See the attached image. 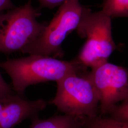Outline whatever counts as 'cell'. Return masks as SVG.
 I'll use <instances>...</instances> for the list:
<instances>
[{
	"mask_svg": "<svg viewBox=\"0 0 128 128\" xmlns=\"http://www.w3.org/2000/svg\"><path fill=\"white\" fill-rule=\"evenodd\" d=\"M0 68L11 78L14 91L22 96L26 88L31 85L48 81L56 82L69 74L87 72V68L76 58L64 61L38 55L0 62Z\"/></svg>",
	"mask_w": 128,
	"mask_h": 128,
	"instance_id": "1",
	"label": "cell"
},
{
	"mask_svg": "<svg viewBox=\"0 0 128 128\" xmlns=\"http://www.w3.org/2000/svg\"><path fill=\"white\" fill-rule=\"evenodd\" d=\"M76 30L79 37L86 38L76 58L78 61L91 69L107 62L116 49L112 37L111 17L102 10L92 12L84 7Z\"/></svg>",
	"mask_w": 128,
	"mask_h": 128,
	"instance_id": "2",
	"label": "cell"
},
{
	"mask_svg": "<svg viewBox=\"0 0 128 128\" xmlns=\"http://www.w3.org/2000/svg\"><path fill=\"white\" fill-rule=\"evenodd\" d=\"M56 84V93L50 103L60 112L80 118L99 115V98L89 72L69 74Z\"/></svg>",
	"mask_w": 128,
	"mask_h": 128,
	"instance_id": "3",
	"label": "cell"
},
{
	"mask_svg": "<svg viewBox=\"0 0 128 128\" xmlns=\"http://www.w3.org/2000/svg\"><path fill=\"white\" fill-rule=\"evenodd\" d=\"M84 7L79 0H67L60 6L50 22L38 37L24 47L22 53L61 58V45L67 35L76 30Z\"/></svg>",
	"mask_w": 128,
	"mask_h": 128,
	"instance_id": "4",
	"label": "cell"
},
{
	"mask_svg": "<svg viewBox=\"0 0 128 128\" xmlns=\"http://www.w3.org/2000/svg\"><path fill=\"white\" fill-rule=\"evenodd\" d=\"M39 15L30 2L5 13L0 12V52H20L38 37L46 26L37 21Z\"/></svg>",
	"mask_w": 128,
	"mask_h": 128,
	"instance_id": "5",
	"label": "cell"
},
{
	"mask_svg": "<svg viewBox=\"0 0 128 128\" xmlns=\"http://www.w3.org/2000/svg\"><path fill=\"white\" fill-rule=\"evenodd\" d=\"M99 98V115L107 116L128 93V71L108 61L89 72Z\"/></svg>",
	"mask_w": 128,
	"mask_h": 128,
	"instance_id": "6",
	"label": "cell"
},
{
	"mask_svg": "<svg viewBox=\"0 0 128 128\" xmlns=\"http://www.w3.org/2000/svg\"><path fill=\"white\" fill-rule=\"evenodd\" d=\"M47 105L44 100L30 101L16 93L0 96V128H14L26 119L32 120Z\"/></svg>",
	"mask_w": 128,
	"mask_h": 128,
	"instance_id": "7",
	"label": "cell"
},
{
	"mask_svg": "<svg viewBox=\"0 0 128 128\" xmlns=\"http://www.w3.org/2000/svg\"><path fill=\"white\" fill-rule=\"evenodd\" d=\"M31 122L30 128H83L82 118L70 115H56L46 119L37 116Z\"/></svg>",
	"mask_w": 128,
	"mask_h": 128,
	"instance_id": "8",
	"label": "cell"
},
{
	"mask_svg": "<svg viewBox=\"0 0 128 128\" xmlns=\"http://www.w3.org/2000/svg\"><path fill=\"white\" fill-rule=\"evenodd\" d=\"M83 128H128V123L115 120L107 116L98 115L83 118Z\"/></svg>",
	"mask_w": 128,
	"mask_h": 128,
	"instance_id": "9",
	"label": "cell"
},
{
	"mask_svg": "<svg viewBox=\"0 0 128 128\" xmlns=\"http://www.w3.org/2000/svg\"><path fill=\"white\" fill-rule=\"evenodd\" d=\"M102 10L112 17L128 18V0H104Z\"/></svg>",
	"mask_w": 128,
	"mask_h": 128,
	"instance_id": "10",
	"label": "cell"
},
{
	"mask_svg": "<svg viewBox=\"0 0 128 128\" xmlns=\"http://www.w3.org/2000/svg\"><path fill=\"white\" fill-rule=\"evenodd\" d=\"M107 117L118 122L128 123V93L122 102L115 106Z\"/></svg>",
	"mask_w": 128,
	"mask_h": 128,
	"instance_id": "11",
	"label": "cell"
},
{
	"mask_svg": "<svg viewBox=\"0 0 128 128\" xmlns=\"http://www.w3.org/2000/svg\"><path fill=\"white\" fill-rule=\"evenodd\" d=\"M15 93L12 86L5 82L0 73V96L12 94Z\"/></svg>",
	"mask_w": 128,
	"mask_h": 128,
	"instance_id": "12",
	"label": "cell"
},
{
	"mask_svg": "<svg viewBox=\"0 0 128 128\" xmlns=\"http://www.w3.org/2000/svg\"><path fill=\"white\" fill-rule=\"evenodd\" d=\"M67 0H39L43 7L52 9L58 6H61Z\"/></svg>",
	"mask_w": 128,
	"mask_h": 128,
	"instance_id": "13",
	"label": "cell"
},
{
	"mask_svg": "<svg viewBox=\"0 0 128 128\" xmlns=\"http://www.w3.org/2000/svg\"><path fill=\"white\" fill-rule=\"evenodd\" d=\"M14 7L11 0H0V12L12 9Z\"/></svg>",
	"mask_w": 128,
	"mask_h": 128,
	"instance_id": "14",
	"label": "cell"
}]
</instances>
